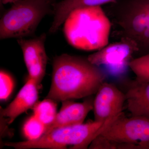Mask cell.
<instances>
[{
    "instance_id": "obj_1",
    "label": "cell",
    "mask_w": 149,
    "mask_h": 149,
    "mask_svg": "<svg viewBox=\"0 0 149 149\" xmlns=\"http://www.w3.org/2000/svg\"><path fill=\"white\" fill-rule=\"evenodd\" d=\"M106 75L88 57L63 54L55 58L47 98L56 102L88 97L95 94Z\"/></svg>"
},
{
    "instance_id": "obj_2",
    "label": "cell",
    "mask_w": 149,
    "mask_h": 149,
    "mask_svg": "<svg viewBox=\"0 0 149 149\" xmlns=\"http://www.w3.org/2000/svg\"><path fill=\"white\" fill-rule=\"evenodd\" d=\"M64 23L65 38L76 49L97 51L109 44L111 22L101 6L76 9Z\"/></svg>"
},
{
    "instance_id": "obj_3",
    "label": "cell",
    "mask_w": 149,
    "mask_h": 149,
    "mask_svg": "<svg viewBox=\"0 0 149 149\" xmlns=\"http://www.w3.org/2000/svg\"><path fill=\"white\" fill-rule=\"evenodd\" d=\"M113 2L109 14L119 26L121 38L136 46L138 57L149 54V0Z\"/></svg>"
},
{
    "instance_id": "obj_4",
    "label": "cell",
    "mask_w": 149,
    "mask_h": 149,
    "mask_svg": "<svg viewBox=\"0 0 149 149\" xmlns=\"http://www.w3.org/2000/svg\"><path fill=\"white\" fill-rule=\"evenodd\" d=\"M49 0H18L1 17L0 38L21 39L34 34L40 21L50 11Z\"/></svg>"
},
{
    "instance_id": "obj_5",
    "label": "cell",
    "mask_w": 149,
    "mask_h": 149,
    "mask_svg": "<svg viewBox=\"0 0 149 149\" xmlns=\"http://www.w3.org/2000/svg\"><path fill=\"white\" fill-rule=\"evenodd\" d=\"M101 135L116 143L117 148L149 149V119L121 114L105 125Z\"/></svg>"
},
{
    "instance_id": "obj_6",
    "label": "cell",
    "mask_w": 149,
    "mask_h": 149,
    "mask_svg": "<svg viewBox=\"0 0 149 149\" xmlns=\"http://www.w3.org/2000/svg\"><path fill=\"white\" fill-rule=\"evenodd\" d=\"M136 46L129 40L121 38L120 42L108 44L88 57L91 63L104 67L111 74L120 75L129 68L133 56L138 55Z\"/></svg>"
},
{
    "instance_id": "obj_7",
    "label": "cell",
    "mask_w": 149,
    "mask_h": 149,
    "mask_svg": "<svg viewBox=\"0 0 149 149\" xmlns=\"http://www.w3.org/2000/svg\"><path fill=\"white\" fill-rule=\"evenodd\" d=\"M82 140L81 129L76 125L55 128L34 141L8 142L5 145L17 149H65L68 146L70 149H77Z\"/></svg>"
},
{
    "instance_id": "obj_8",
    "label": "cell",
    "mask_w": 149,
    "mask_h": 149,
    "mask_svg": "<svg viewBox=\"0 0 149 149\" xmlns=\"http://www.w3.org/2000/svg\"><path fill=\"white\" fill-rule=\"evenodd\" d=\"M95 95L93 109L95 120L107 125L122 114L125 94L115 85L104 82Z\"/></svg>"
},
{
    "instance_id": "obj_9",
    "label": "cell",
    "mask_w": 149,
    "mask_h": 149,
    "mask_svg": "<svg viewBox=\"0 0 149 149\" xmlns=\"http://www.w3.org/2000/svg\"><path fill=\"white\" fill-rule=\"evenodd\" d=\"M46 34L34 39H19L17 42L23 53L28 78L40 85L45 74L47 56L45 48Z\"/></svg>"
},
{
    "instance_id": "obj_10",
    "label": "cell",
    "mask_w": 149,
    "mask_h": 149,
    "mask_svg": "<svg viewBox=\"0 0 149 149\" xmlns=\"http://www.w3.org/2000/svg\"><path fill=\"white\" fill-rule=\"evenodd\" d=\"M94 100L88 99L81 103L71 100L62 102V105L53 122L48 126L44 134L55 128L83 123L89 113L93 109Z\"/></svg>"
},
{
    "instance_id": "obj_11",
    "label": "cell",
    "mask_w": 149,
    "mask_h": 149,
    "mask_svg": "<svg viewBox=\"0 0 149 149\" xmlns=\"http://www.w3.org/2000/svg\"><path fill=\"white\" fill-rule=\"evenodd\" d=\"M38 87L34 80L28 78L14 100L1 111L3 117L7 118L8 124L12 123L19 116L32 109L37 103L39 98Z\"/></svg>"
},
{
    "instance_id": "obj_12",
    "label": "cell",
    "mask_w": 149,
    "mask_h": 149,
    "mask_svg": "<svg viewBox=\"0 0 149 149\" xmlns=\"http://www.w3.org/2000/svg\"><path fill=\"white\" fill-rule=\"evenodd\" d=\"M125 94L127 108L131 116L149 119V82L135 79Z\"/></svg>"
},
{
    "instance_id": "obj_13",
    "label": "cell",
    "mask_w": 149,
    "mask_h": 149,
    "mask_svg": "<svg viewBox=\"0 0 149 149\" xmlns=\"http://www.w3.org/2000/svg\"><path fill=\"white\" fill-rule=\"evenodd\" d=\"M116 0H63L53 5L54 9V18L49 30L51 33L57 31L64 23L68 17L74 10L87 7L101 6L111 3Z\"/></svg>"
},
{
    "instance_id": "obj_14",
    "label": "cell",
    "mask_w": 149,
    "mask_h": 149,
    "mask_svg": "<svg viewBox=\"0 0 149 149\" xmlns=\"http://www.w3.org/2000/svg\"><path fill=\"white\" fill-rule=\"evenodd\" d=\"M57 107L56 102L46 98L42 101L37 102L32 109L34 115L47 128L55 119L58 113Z\"/></svg>"
},
{
    "instance_id": "obj_15",
    "label": "cell",
    "mask_w": 149,
    "mask_h": 149,
    "mask_svg": "<svg viewBox=\"0 0 149 149\" xmlns=\"http://www.w3.org/2000/svg\"><path fill=\"white\" fill-rule=\"evenodd\" d=\"M129 66L136 75V80L149 82V54L133 58Z\"/></svg>"
},
{
    "instance_id": "obj_16",
    "label": "cell",
    "mask_w": 149,
    "mask_h": 149,
    "mask_svg": "<svg viewBox=\"0 0 149 149\" xmlns=\"http://www.w3.org/2000/svg\"><path fill=\"white\" fill-rule=\"evenodd\" d=\"M46 126L33 115L24 123L22 132L27 141H34L44 135Z\"/></svg>"
},
{
    "instance_id": "obj_17",
    "label": "cell",
    "mask_w": 149,
    "mask_h": 149,
    "mask_svg": "<svg viewBox=\"0 0 149 149\" xmlns=\"http://www.w3.org/2000/svg\"><path fill=\"white\" fill-rule=\"evenodd\" d=\"M14 82L10 74L5 71L0 72V99L1 101L8 99L13 91Z\"/></svg>"
},
{
    "instance_id": "obj_18",
    "label": "cell",
    "mask_w": 149,
    "mask_h": 149,
    "mask_svg": "<svg viewBox=\"0 0 149 149\" xmlns=\"http://www.w3.org/2000/svg\"><path fill=\"white\" fill-rule=\"evenodd\" d=\"M90 149H117L116 144L99 134L92 141Z\"/></svg>"
},
{
    "instance_id": "obj_19",
    "label": "cell",
    "mask_w": 149,
    "mask_h": 149,
    "mask_svg": "<svg viewBox=\"0 0 149 149\" xmlns=\"http://www.w3.org/2000/svg\"><path fill=\"white\" fill-rule=\"evenodd\" d=\"M17 1H18V0H1L2 3L3 4H4L8 3H15Z\"/></svg>"
},
{
    "instance_id": "obj_20",
    "label": "cell",
    "mask_w": 149,
    "mask_h": 149,
    "mask_svg": "<svg viewBox=\"0 0 149 149\" xmlns=\"http://www.w3.org/2000/svg\"><path fill=\"white\" fill-rule=\"evenodd\" d=\"M49 1H51L52 2L54 0H49Z\"/></svg>"
}]
</instances>
